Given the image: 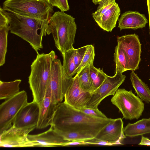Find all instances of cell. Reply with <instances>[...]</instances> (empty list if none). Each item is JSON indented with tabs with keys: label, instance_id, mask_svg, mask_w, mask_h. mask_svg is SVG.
I'll return each mask as SVG.
<instances>
[{
	"label": "cell",
	"instance_id": "10",
	"mask_svg": "<svg viewBox=\"0 0 150 150\" xmlns=\"http://www.w3.org/2000/svg\"><path fill=\"white\" fill-rule=\"evenodd\" d=\"M117 45L125 52L128 62V70L139 69L141 61V44L138 36L134 33L118 36Z\"/></svg>",
	"mask_w": 150,
	"mask_h": 150
},
{
	"label": "cell",
	"instance_id": "2",
	"mask_svg": "<svg viewBox=\"0 0 150 150\" xmlns=\"http://www.w3.org/2000/svg\"><path fill=\"white\" fill-rule=\"evenodd\" d=\"M0 11L7 19L10 32L28 42L36 51L43 48V37L47 34L49 20H42L21 16L4 10L0 7Z\"/></svg>",
	"mask_w": 150,
	"mask_h": 150
},
{
	"label": "cell",
	"instance_id": "31",
	"mask_svg": "<svg viewBox=\"0 0 150 150\" xmlns=\"http://www.w3.org/2000/svg\"><path fill=\"white\" fill-rule=\"evenodd\" d=\"M48 1L53 7L57 8L61 11L64 12L69 9L68 0H48Z\"/></svg>",
	"mask_w": 150,
	"mask_h": 150
},
{
	"label": "cell",
	"instance_id": "11",
	"mask_svg": "<svg viewBox=\"0 0 150 150\" xmlns=\"http://www.w3.org/2000/svg\"><path fill=\"white\" fill-rule=\"evenodd\" d=\"M39 104L33 101L20 111L13 123L15 127L29 133L37 127L39 117Z\"/></svg>",
	"mask_w": 150,
	"mask_h": 150
},
{
	"label": "cell",
	"instance_id": "19",
	"mask_svg": "<svg viewBox=\"0 0 150 150\" xmlns=\"http://www.w3.org/2000/svg\"><path fill=\"white\" fill-rule=\"evenodd\" d=\"M126 137L132 138L150 133V118H143L134 123H129L124 128Z\"/></svg>",
	"mask_w": 150,
	"mask_h": 150
},
{
	"label": "cell",
	"instance_id": "12",
	"mask_svg": "<svg viewBox=\"0 0 150 150\" xmlns=\"http://www.w3.org/2000/svg\"><path fill=\"white\" fill-rule=\"evenodd\" d=\"M29 133L12 125L0 134V146L6 148L35 146L34 144L28 138Z\"/></svg>",
	"mask_w": 150,
	"mask_h": 150
},
{
	"label": "cell",
	"instance_id": "13",
	"mask_svg": "<svg viewBox=\"0 0 150 150\" xmlns=\"http://www.w3.org/2000/svg\"><path fill=\"white\" fill-rule=\"evenodd\" d=\"M123 123L121 118L115 119L104 127L95 139L113 145L123 144L121 142L126 138L124 132Z\"/></svg>",
	"mask_w": 150,
	"mask_h": 150
},
{
	"label": "cell",
	"instance_id": "25",
	"mask_svg": "<svg viewBox=\"0 0 150 150\" xmlns=\"http://www.w3.org/2000/svg\"><path fill=\"white\" fill-rule=\"evenodd\" d=\"M74 48L62 53L63 58L62 66L66 73L69 76L72 77L76 67L74 57Z\"/></svg>",
	"mask_w": 150,
	"mask_h": 150
},
{
	"label": "cell",
	"instance_id": "6",
	"mask_svg": "<svg viewBox=\"0 0 150 150\" xmlns=\"http://www.w3.org/2000/svg\"><path fill=\"white\" fill-rule=\"evenodd\" d=\"M111 101L119 109L123 117L126 120L138 119L144 110V103L132 90L127 91L124 88L118 89Z\"/></svg>",
	"mask_w": 150,
	"mask_h": 150
},
{
	"label": "cell",
	"instance_id": "16",
	"mask_svg": "<svg viewBox=\"0 0 150 150\" xmlns=\"http://www.w3.org/2000/svg\"><path fill=\"white\" fill-rule=\"evenodd\" d=\"M57 104L52 100L50 91L47 88L45 98L39 105V117L37 128L43 129L51 125Z\"/></svg>",
	"mask_w": 150,
	"mask_h": 150
},
{
	"label": "cell",
	"instance_id": "34",
	"mask_svg": "<svg viewBox=\"0 0 150 150\" xmlns=\"http://www.w3.org/2000/svg\"><path fill=\"white\" fill-rule=\"evenodd\" d=\"M101 0H92L93 2L95 4L97 5L98 4L100 1Z\"/></svg>",
	"mask_w": 150,
	"mask_h": 150
},
{
	"label": "cell",
	"instance_id": "35",
	"mask_svg": "<svg viewBox=\"0 0 150 150\" xmlns=\"http://www.w3.org/2000/svg\"><path fill=\"white\" fill-rule=\"evenodd\" d=\"M149 80H150V79Z\"/></svg>",
	"mask_w": 150,
	"mask_h": 150
},
{
	"label": "cell",
	"instance_id": "8",
	"mask_svg": "<svg viewBox=\"0 0 150 150\" xmlns=\"http://www.w3.org/2000/svg\"><path fill=\"white\" fill-rule=\"evenodd\" d=\"M28 103L27 93L23 90L0 105V134L12 126L17 115Z\"/></svg>",
	"mask_w": 150,
	"mask_h": 150
},
{
	"label": "cell",
	"instance_id": "26",
	"mask_svg": "<svg viewBox=\"0 0 150 150\" xmlns=\"http://www.w3.org/2000/svg\"><path fill=\"white\" fill-rule=\"evenodd\" d=\"M9 30V24L0 26V66L5 63L7 51V36Z\"/></svg>",
	"mask_w": 150,
	"mask_h": 150
},
{
	"label": "cell",
	"instance_id": "1",
	"mask_svg": "<svg viewBox=\"0 0 150 150\" xmlns=\"http://www.w3.org/2000/svg\"><path fill=\"white\" fill-rule=\"evenodd\" d=\"M114 119L91 116L64 102L57 104L51 125L65 140L86 141L95 138L104 127Z\"/></svg>",
	"mask_w": 150,
	"mask_h": 150
},
{
	"label": "cell",
	"instance_id": "9",
	"mask_svg": "<svg viewBox=\"0 0 150 150\" xmlns=\"http://www.w3.org/2000/svg\"><path fill=\"white\" fill-rule=\"evenodd\" d=\"M125 78V75L117 71H116L113 76L108 75L101 85L91 93L90 100L86 107L98 108V105L104 99L108 96L114 95Z\"/></svg>",
	"mask_w": 150,
	"mask_h": 150
},
{
	"label": "cell",
	"instance_id": "22",
	"mask_svg": "<svg viewBox=\"0 0 150 150\" xmlns=\"http://www.w3.org/2000/svg\"><path fill=\"white\" fill-rule=\"evenodd\" d=\"M90 64L87 65L75 76L78 77L79 85L81 89L84 91L92 93L93 84L89 72Z\"/></svg>",
	"mask_w": 150,
	"mask_h": 150
},
{
	"label": "cell",
	"instance_id": "29",
	"mask_svg": "<svg viewBox=\"0 0 150 150\" xmlns=\"http://www.w3.org/2000/svg\"><path fill=\"white\" fill-rule=\"evenodd\" d=\"M89 46L87 45L78 49H74V57L76 69L80 64Z\"/></svg>",
	"mask_w": 150,
	"mask_h": 150
},
{
	"label": "cell",
	"instance_id": "32",
	"mask_svg": "<svg viewBox=\"0 0 150 150\" xmlns=\"http://www.w3.org/2000/svg\"><path fill=\"white\" fill-rule=\"evenodd\" d=\"M139 145L150 146V140L142 135L141 142Z\"/></svg>",
	"mask_w": 150,
	"mask_h": 150
},
{
	"label": "cell",
	"instance_id": "15",
	"mask_svg": "<svg viewBox=\"0 0 150 150\" xmlns=\"http://www.w3.org/2000/svg\"><path fill=\"white\" fill-rule=\"evenodd\" d=\"M50 126L48 130L43 133L28 135V138L34 144L35 146H64L70 142L64 139L55 131L52 125Z\"/></svg>",
	"mask_w": 150,
	"mask_h": 150
},
{
	"label": "cell",
	"instance_id": "28",
	"mask_svg": "<svg viewBox=\"0 0 150 150\" xmlns=\"http://www.w3.org/2000/svg\"><path fill=\"white\" fill-rule=\"evenodd\" d=\"M95 56L94 47L90 45L80 64L75 71L74 75L78 73L87 65L93 62Z\"/></svg>",
	"mask_w": 150,
	"mask_h": 150
},
{
	"label": "cell",
	"instance_id": "4",
	"mask_svg": "<svg viewBox=\"0 0 150 150\" xmlns=\"http://www.w3.org/2000/svg\"><path fill=\"white\" fill-rule=\"evenodd\" d=\"M76 30L74 17L64 11H57L49 19L47 33L52 34L55 46L62 53L74 48Z\"/></svg>",
	"mask_w": 150,
	"mask_h": 150
},
{
	"label": "cell",
	"instance_id": "3",
	"mask_svg": "<svg viewBox=\"0 0 150 150\" xmlns=\"http://www.w3.org/2000/svg\"><path fill=\"white\" fill-rule=\"evenodd\" d=\"M57 57L53 50L47 54H39L31 65L28 83L33 101L39 105L45 96L53 62Z\"/></svg>",
	"mask_w": 150,
	"mask_h": 150
},
{
	"label": "cell",
	"instance_id": "24",
	"mask_svg": "<svg viewBox=\"0 0 150 150\" xmlns=\"http://www.w3.org/2000/svg\"><path fill=\"white\" fill-rule=\"evenodd\" d=\"M89 72L93 83V92L101 85L108 75L102 69L95 67L93 62L90 64Z\"/></svg>",
	"mask_w": 150,
	"mask_h": 150
},
{
	"label": "cell",
	"instance_id": "18",
	"mask_svg": "<svg viewBox=\"0 0 150 150\" xmlns=\"http://www.w3.org/2000/svg\"><path fill=\"white\" fill-rule=\"evenodd\" d=\"M120 12L118 4L115 2L103 14L100 20L96 23L103 30L107 32H111L116 26Z\"/></svg>",
	"mask_w": 150,
	"mask_h": 150
},
{
	"label": "cell",
	"instance_id": "20",
	"mask_svg": "<svg viewBox=\"0 0 150 150\" xmlns=\"http://www.w3.org/2000/svg\"><path fill=\"white\" fill-rule=\"evenodd\" d=\"M132 85L137 96L141 100L147 103H150V90L134 71L130 74Z\"/></svg>",
	"mask_w": 150,
	"mask_h": 150
},
{
	"label": "cell",
	"instance_id": "21",
	"mask_svg": "<svg viewBox=\"0 0 150 150\" xmlns=\"http://www.w3.org/2000/svg\"><path fill=\"white\" fill-rule=\"evenodd\" d=\"M21 82L17 79L9 82L0 81V99L6 100L20 92L19 85Z\"/></svg>",
	"mask_w": 150,
	"mask_h": 150
},
{
	"label": "cell",
	"instance_id": "30",
	"mask_svg": "<svg viewBox=\"0 0 150 150\" xmlns=\"http://www.w3.org/2000/svg\"><path fill=\"white\" fill-rule=\"evenodd\" d=\"M79 110L85 114L93 117L102 118H108L98 108L93 109L84 107L80 109Z\"/></svg>",
	"mask_w": 150,
	"mask_h": 150
},
{
	"label": "cell",
	"instance_id": "23",
	"mask_svg": "<svg viewBox=\"0 0 150 150\" xmlns=\"http://www.w3.org/2000/svg\"><path fill=\"white\" fill-rule=\"evenodd\" d=\"M116 71L122 73L128 70L127 57L125 51L117 45L114 54Z\"/></svg>",
	"mask_w": 150,
	"mask_h": 150
},
{
	"label": "cell",
	"instance_id": "33",
	"mask_svg": "<svg viewBox=\"0 0 150 150\" xmlns=\"http://www.w3.org/2000/svg\"><path fill=\"white\" fill-rule=\"evenodd\" d=\"M146 1L149 13V30L150 34V0H146Z\"/></svg>",
	"mask_w": 150,
	"mask_h": 150
},
{
	"label": "cell",
	"instance_id": "5",
	"mask_svg": "<svg viewBox=\"0 0 150 150\" xmlns=\"http://www.w3.org/2000/svg\"><path fill=\"white\" fill-rule=\"evenodd\" d=\"M3 8L19 15L42 20H49L54 13L48 0H6Z\"/></svg>",
	"mask_w": 150,
	"mask_h": 150
},
{
	"label": "cell",
	"instance_id": "27",
	"mask_svg": "<svg viewBox=\"0 0 150 150\" xmlns=\"http://www.w3.org/2000/svg\"><path fill=\"white\" fill-rule=\"evenodd\" d=\"M115 2V0H101L100 1L97 10L92 13L93 17L96 23L100 20L103 14Z\"/></svg>",
	"mask_w": 150,
	"mask_h": 150
},
{
	"label": "cell",
	"instance_id": "7",
	"mask_svg": "<svg viewBox=\"0 0 150 150\" xmlns=\"http://www.w3.org/2000/svg\"><path fill=\"white\" fill-rule=\"evenodd\" d=\"M73 79L66 73L60 60L55 59L47 88L50 90L52 99L56 104L62 102Z\"/></svg>",
	"mask_w": 150,
	"mask_h": 150
},
{
	"label": "cell",
	"instance_id": "17",
	"mask_svg": "<svg viewBox=\"0 0 150 150\" xmlns=\"http://www.w3.org/2000/svg\"><path fill=\"white\" fill-rule=\"evenodd\" d=\"M148 22L144 15L137 11H128L121 15L118 27L120 30L128 29L136 30L145 27Z\"/></svg>",
	"mask_w": 150,
	"mask_h": 150
},
{
	"label": "cell",
	"instance_id": "14",
	"mask_svg": "<svg viewBox=\"0 0 150 150\" xmlns=\"http://www.w3.org/2000/svg\"><path fill=\"white\" fill-rule=\"evenodd\" d=\"M72 83L64 97V102L79 110L86 107L90 98L91 93L83 91L80 88L77 76L73 78Z\"/></svg>",
	"mask_w": 150,
	"mask_h": 150
}]
</instances>
